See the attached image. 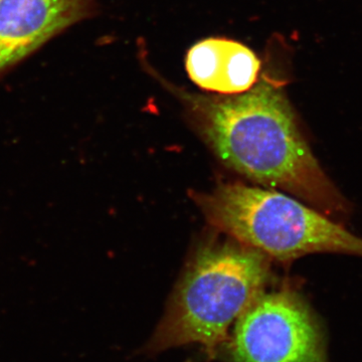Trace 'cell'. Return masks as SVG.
<instances>
[{
	"instance_id": "cell-6",
	"label": "cell",
	"mask_w": 362,
	"mask_h": 362,
	"mask_svg": "<svg viewBox=\"0 0 362 362\" xmlns=\"http://www.w3.org/2000/svg\"><path fill=\"white\" fill-rule=\"evenodd\" d=\"M261 61L247 45L226 37H209L190 47L185 69L197 87L214 95L247 92L259 82Z\"/></svg>"
},
{
	"instance_id": "cell-4",
	"label": "cell",
	"mask_w": 362,
	"mask_h": 362,
	"mask_svg": "<svg viewBox=\"0 0 362 362\" xmlns=\"http://www.w3.org/2000/svg\"><path fill=\"white\" fill-rule=\"evenodd\" d=\"M218 357L223 362H328L322 325L290 286L259 295L235 321Z\"/></svg>"
},
{
	"instance_id": "cell-3",
	"label": "cell",
	"mask_w": 362,
	"mask_h": 362,
	"mask_svg": "<svg viewBox=\"0 0 362 362\" xmlns=\"http://www.w3.org/2000/svg\"><path fill=\"white\" fill-rule=\"evenodd\" d=\"M209 225L284 263L316 252L362 257V239L308 204L272 188L240 183L192 192Z\"/></svg>"
},
{
	"instance_id": "cell-2",
	"label": "cell",
	"mask_w": 362,
	"mask_h": 362,
	"mask_svg": "<svg viewBox=\"0 0 362 362\" xmlns=\"http://www.w3.org/2000/svg\"><path fill=\"white\" fill-rule=\"evenodd\" d=\"M270 277L264 252L238 240L207 243L195 252L145 352L197 344L218 358L230 328L266 291Z\"/></svg>"
},
{
	"instance_id": "cell-5",
	"label": "cell",
	"mask_w": 362,
	"mask_h": 362,
	"mask_svg": "<svg viewBox=\"0 0 362 362\" xmlns=\"http://www.w3.org/2000/svg\"><path fill=\"white\" fill-rule=\"evenodd\" d=\"M98 0H0V76L59 33L90 18Z\"/></svg>"
},
{
	"instance_id": "cell-1",
	"label": "cell",
	"mask_w": 362,
	"mask_h": 362,
	"mask_svg": "<svg viewBox=\"0 0 362 362\" xmlns=\"http://www.w3.org/2000/svg\"><path fill=\"white\" fill-rule=\"evenodd\" d=\"M214 154L235 173L290 194L342 223L349 202L321 168L277 81L263 74L251 90L204 95L168 85Z\"/></svg>"
}]
</instances>
